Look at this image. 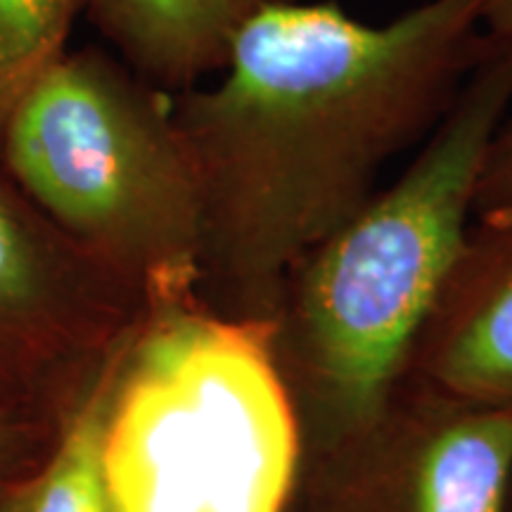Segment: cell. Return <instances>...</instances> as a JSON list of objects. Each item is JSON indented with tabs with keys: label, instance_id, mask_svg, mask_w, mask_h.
Wrapping results in <instances>:
<instances>
[{
	"label": "cell",
	"instance_id": "obj_1",
	"mask_svg": "<svg viewBox=\"0 0 512 512\" xmlns=\"http://www.w3.org/2000/svg\"><path fill=\"white\" fill-rule=\"evenodd\" d=\"M484 0H425L387 24L335 3L275 5L211 86L171 95L202 195L197 294L268 323L294 261L425 143L486 48Z\"/></svg>",
	"mask_w": 512,
	"mask_h": 512
},
{
	"label": "cell",
	"instance_id": "obj_2",
	"mask_svg": "<svg viewBox=\"0 0 512 512\" xmlns=\"http://www.w3.org/2000/svg\"><path fill=\"white\" fill-rule=\"evenodd\" d=\"M510 105L512 38L486 36L403 174L287 271L266 344L297 422L299 460L361 430L401 382Z\"/></svg>",
	"mask_w": 512,
	"mask_h": 512
},
{
	"label": "cell",
	"instance_id": "obj_3",
	"mask_svg": "<svg viewBox=\"0 0 512 512\" xmlns=\"http://www.w3.org/2000/svg\"><path fill=\"white\" fill-rule=\"evenodd\" d=\"M268 323L147 299L102 437L110 512H287L299 432Z\"/></svg>",
	"mask_w": 512,
	"mask_h": 512
},
{
	"label": "cell",
	"instance_id": "obj_4",
	"mask_svg": "<svg viewBox=\"0 0 512 512\" xmlns=\"http://www.w3.org/2000/svg\"><path fill=\"white\" fill-rule=\"evenodd\" d=\"M0 174L145 299L197 292L202 195L174 100L114 53H64L8 121Z\"/></svg>",
	"mask_w": 512,
	"mask_h": 512
},
{
	"label": "cell",
	"instance_id": "obj_5",
	"mask_svg": "<svg viewBox=\"0 0 512 512\" xmlns=\"http://www.w3.org/2000/svg\"><path fill=\"white\" fill-rule=\"evenodd\" d=\"M145 304L0 174V411L62 427Z\"/></svg>",
	"mask_w": 512,
	"mask_h": 512
},
{
	"label": "cell",
	"instance_id": "obj_6",
	"mask_svg": "<svg viewBox=\"0 0 512 512\" xmlns=\"http://www.w3.org/2000/svg\"><path fill=\"white\" fill-rule=\"evenodd\" d=\"M512 411L401 377L375 418L299 460L287 512H508Z\"/></svg>",
	"mask_w": 512,
	"mask_h": 512
},
{
	"label": "cell",
	"instance_id": "obj_7",
	"mask_svg": "<svg viewBox=\"0 0 512 512\" xmlns=\"http://www.w3.org/2000/svg\"><path fill=\"white\" fill-rule=\"evenodd\" d=\"M403 377L512 411V214L470 223Z\"/></svg>",
	"mask_w": 512,
	"mask_h": 512
},
{
	"label": "cell",
	"instance_id": "obj_8",
	"mask_svg": "<svg viewBox=\"0 0 512 512\" xmlns=\"http://www.w3.org/2000/svg\"><path fill=\"white\" fill-rule=\"evenodd\" d=\"M292 0H88L86 17L114 53L164 93H183L228 64L261 12Z\"/></svg>",
	"mask_w": 512,
	"mask_h": 512
},
{
	"label": "cell",
	"instance_id": "obj_9",
	"mask_svg": "<svg viewBox=\"0 0 512 512\" xmlns=\"http://www.w3.org/2000/svg\"><path fill=\"white\" fill-rule=\"evenodd\" d=\"M133 330L136 325L64 420L46 456L27 470L0 477V512H110L102 477V437Z\"/></svg>",
	"mask_w": 512,
	"mask_h": 512
},
{
	"label": "cell",
	"instance_id": "obj_10",
	"mask_svg": "<svg viewBox=\"0 0 512 512\" xmlns=\"http://www.w3.org/2000/svg\"><path fill=\"white\" fill-rule=\"evenodd\" d=\"M88 0H0V145L22 100L67 53Z\"/></svg>",
	"mask_w": 512,
	"mask_h": 512
},
{
	"label": "cell",
	"instance_id": "obj_11",
	"mask_svg": "<svg viewBox=\"0 0 512 512\" xmlns=\"http://www.w3.org/2000/svg\"><path fill=\"white\" fill-rule=\"evenodd\" d=\"M503 214H512V117L491 140L475 190V219Z\"/></svg>",
	"mask_w": 512,
	"mask_h": 512
},
{
	"label": "cell",
	"instance_id": "obj_12",
	"mask_svg": "<svg viewBox=\"0 0 512 512\" xmlns=\"http://www.w3.org/2000/svg\"><path fill=\"white\" fill-rule=\"evenodd\" d=\"M62 427L0 411V477L36 465L55 444Z\"/></svg>",
	"mask_w": 512,
	"mask_h": 512
},
{
	"label": "cell",
	"instance_id": "obj_13",
	"mask_svg": "<svg viewBox=\"0 0 512 512\" xmlns=\"http://www.w3.org/2000/svg\"><path fill=\"white\" fill-rule=\"evenodd\" d=\"M482 29L486 36L512 38V0H484Z\"/></svg>",
	"mask_w": 512,
	"mask_h": 512
},
{
	"label": "cell",
	"instance_id": "obj_14",
	"mask_svg": "<svg viewBox=\"0 0 512 512\" xmlns=\"http://www.w3.org/2000/svg\"><path fill=\"white\" fill-rule=\"evenodd\" d=\"M508 512H512V484H510V496H508Z\"/></svg>",
	"mask_w": 512,
	"mask_h": 512
}]
</instances>
